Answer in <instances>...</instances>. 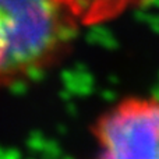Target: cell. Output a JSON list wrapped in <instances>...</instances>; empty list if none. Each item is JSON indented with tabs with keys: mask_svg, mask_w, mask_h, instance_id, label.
<instances>
[{
	"mask_svg": "<svg viewBox=\"0 0 159 159\" xmlns=\"http://www.w3.org/2000/svg\"><path fill=\"white\" fill-rule=\"evenodd\" d=\"M0 17L10 36L8 84L53 64L77 22L57 0H0Z\"/></svg>",
	"mask_w": 159,
	"mask_h": 159,
	"instance_id": "6da1fadb",
	"label": "cell"
},
{
	"mask_svg": "<svg viewBox=\"0 0 159 159\" xmlns=\"http://www.w3.org/2000/svg\"><path fill=\"white\" fill-rule=\"evenodd\" d=\"M95 159H159V99L127 98L95 121Z\"/></svg>",
	"mask_w": 159,
	"mask_h": 159,
	"instance_id": "7a4b0ae2",
	"label": "cell"
},
{
	"mask_svg": "<svg viewBox=\"0 0 159 159\" xmlns=\"http://www.w3.org/2000/svg\"><path fill=\"white\" fill-rule=\"evenodd\" d=\"M77 22L95 24L115 18L124 10L145 0H57Z\"/></svg>",
	"mask_w": 159,
	"mask_h": 159,
	"instance_id": "3957f363",
	"label": "cell"
},
{
	"mask_svg": "<svg viewBox=\"0 0 159 159\" xmlns=\"http://www.w3.org/2000/svg\"><path fill=\"white\" fill-rule=\"evenodd\" d=\"M8 53H10V36L4 21L0 17V87L8 84Z\"/></svg>",
	"mask_w": 159,
	"mask_h": 159,
	"instance_id": "277c9868",
	"label": "cell"
}]
</instances>
